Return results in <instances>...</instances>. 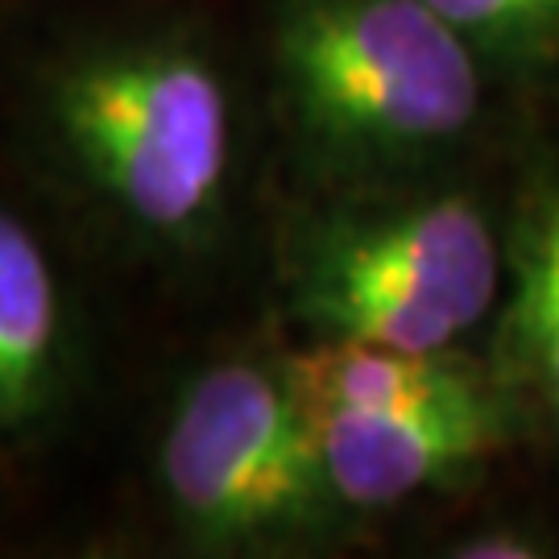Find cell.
<instances>
[{"label": "cell", "mask_w": 559, "mask_h": 559, "mask_svg": "<svg viewBox=\"0 0 559 559\" xmlns=\"http://www.w3.org/2000/svg\"><path fill=\"white\" fill-rule=\"evenodd\" d=\"M41 158L120 240L200 258L240 187V92L212 34L129 21L67 41L29 83Z\"/></svg>", "instance_id": "obj_1"}, {"label": "cell", "mask_w": 559, "mask_h": 559, "mask_svg": "<svg viewBox=\"0 0 559 559\" xmlns=\"http://www.w3.org/2000/svg\"><path fill=\"white\" fill-rule=\"evenodd\" d=\"M274 83L332 191L419 182L477 133L489 67L427 0H278Z\"/></svg>", "instance_id": "obj_2"}, {"label": "cell", "mask_w": 559, "mask_h": 559, "mask_svg": "<svg viewBox=\"0 0 559 559\" xmlns=\"http://www.w3.org/2000/svg\"><path fill=\"white\" fill-rule=\"evenodd\" d=\"M282 286L311 340L456 353L506 290V224L460 187L336 191L286 240Z\"/></svg>", "instance_id": "obj_3"}, {"label": "cell", "mask_w": 559, "mask_h": 559, "mask_svg": "<svg viewBox=\"0 0 559 559\" xmlns=\"http://www.w3.org/2000/svg\"><path fill=\"white\" fill-rule=\"evenodd\" d=\"M158 485L182 535L212 551L295 543L340 510L282 360L228 357L182 385L158 443Z\"/></svg>", "instance_id": "obj_4"}, {"label": "cell", "mask_w": 559, "mask_h": 559, "mask_svg": "<svg viewBox=\"0 0 559 559\" xmlns=\"http://www.w3.org/2000/svg\"><path fill=\"white\" fill-rule=\"evenodd\" d=\"M522 402L501 378L473 373L436 399L390 411L307 415L340 510H394L473 473L514 436Z\"/></svg>", "instance_id": "obj_5"}, {"label": "cell", "mask_w": 559, "mask_h": 559, "mask_svg": "<svg viewBox=\"0 0 559 559\" xmlns=\"http://www.w3.org/2000/svg\"><path fill=\"white\" fill-rule=\"evenodd\" d=\"M71 378V307L34 224L0 203V440L38 431Z\"/></svg>", "instance_id": "obj_6"}, {"label": "cell", "mask_w": 559, "mask_h": 559, "mask_svg": "<svg viewBox=\"0 0 559 559\" xmlns=\"http://www.w3.org/2000/svg\"><path fill=\"white\" fill-rule=\"evenodd\" d=\"M498 378L559 431V162L535 166L506 221Z\"/></svg>", "instance_id": "obj_7"}, {"label": "cell", "mask_w": 559, "mask_h": 559, "mask_svg": "<svg viewBox=\"0 0 559 559\" xmlns=\"http://www.w3.org/2000/svg\"><path fill=\"white\" fill-rule=\"evenodd\" d=\"M282 369L307 415L411 406L477 373L460 353H411L365 340H311L282 357Z\"/></svg>", "instance_id": "obj_8"}, {"label": "cell", "mask_w": 559, "mask_h": 559, "mask_svg": "<svg viewBox=\"0 0 559 559\" xmlns=\"http://www.w3.org/2000/svg\"><path fill=\"white\" fill-rule=\"evenodd\" d=\"M489 71H543L559 62V0H427Z\"/></svg>", "instance_id": "obj_9"}, {"label": "cell", "mask_w": 559, "mask_h": 559, "mask_svg": "<svg viewBox=\"0 0 559 559\" xmlns=\"http://www.w3.org/2000/svg\"><path fill=\"white\" fill-rule=\"evenodd\" d=\"M460 559H535L547 556L539 535L522 531V526H485L473 535H460L456 547H448Z\"/></svg>", "instance_id": "obj_10"}, {"label": "cell", "mask_w": 559, "mask_h": 559, "mask_svg": "<svg viewBox=\"0 0 559 559\" xmlns=\"http://www.w3.org/2000/svg\"><path fill=\"white\" fill-rule=\"evenodd\" d=\"M0 4H4V0H0Z\"/></svg>", "instance_id": "obj_11"}]
</instances>
